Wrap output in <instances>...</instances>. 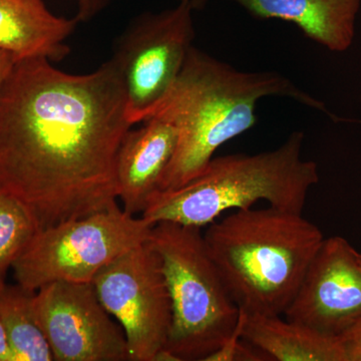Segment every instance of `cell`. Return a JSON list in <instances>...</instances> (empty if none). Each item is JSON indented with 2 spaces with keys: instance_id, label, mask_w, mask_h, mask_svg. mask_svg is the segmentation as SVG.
Masks as SVG:
<instances>
[{
  "instance_id": "7402d4cb",
  "label": "cell",
  "mask_w": 361,
  "mask_h": 361,
  "mask_svg": "<svg viewBox=\"0 0 361 361\" xmlns=\"http://www.w3.org/2000/svg\"><path fill=\"white\" fill-rule=\"evenodd\" d=\"M177 1H182V0H177ZM188 1L193 6L195 11H200L205 8L208 0H188Z\"/></svg>"
},
{
  "instance_id": "30bf717a",
  "label": "cell",
  "mask_w": 361,
  "mask_h": 361,
  "mask_svg": "<svg viewBox=\"0 0 361 361\" xmlns=\"http://www.w3.org/2000/svg\"><path fill=\"white\" fill-rule=\"evenodd\" d=\"M283 317L331 336L361 320V254L348 240H323Z\"/></svg>"
},
{
  "instance_id": "5b68a950",
  "label": "cell",
  "mask_w": 361,
  "mask_h": 361,
  "mask_svg": "<svg viewBox=\"0 0 361 361\" xmlns=\"http://www.w3.org/2000/svg\"><path fill=\"white\" fill-rule=\"evenodd\" d=\"M148 243L161 259L172 303L161 361H206L234 334L240 310L209 254L201 227L159 222Z\"/></svg>"
},
{
  "instance_id": "7c38bea8",
  "label": "cell",
  "mask_w": 361,
  "mask_h": 361,
  "mask_svg": "<svg viewBox=\"0 0 361 361\" xmlns=\"http://www.w3.org/2000/svg\"><path fill=\"white\" fill-rule=\"evenodd\" d=\"M257 20L293 23L306 37L331 51H348L355 37L361 0H224Z\"/></svg>"
},
{
  "instance_id": "9a60e30c",
  "label": "cell",
  "mask_w": 361,
  "mask_h": 361,
  "mask_svg": "<svg viewBox=\"0 0 361 361\" xmlns=\"http://www.w3.org/2000/svg\"><path fill=\"white\" fill-rule=\"evenodd\" d=\"M35 292L18 283L0 287V322L13 361L54 360L35 311Z\"/></svg>"
},
{
  "instance_id": "4fadbf2b",
  "label": "cell",
  "mask_w": 361,
  "mask_h": 361,
  "mask_svg": "<svg viewBox=\"0 0 361 361\" xmlns=\"http://www.w3.org/2000/svg\"><path fill=\"white\" fill-rule=\"evenodd\" d=\"M77 18L56 16L44 0H0V49L16 59L44 58L51 63L70 54L68 39Z\"/></svg>"
},
{
  "instance_id": "44dd1931",
  "label": "cell",
  "mask_w": 361,
  "mask_h": 361,
  "mask_svg": "<svg viewBox=\"0 0 361 361\" xmlns=\"http://www.w3.org/2000/svg\"><path fill=\"white\" fill-rule=\"evenodd\" d=\"M0 361H13V355L9 349L6 332L0 322Z\"/></svg>"
},
{
  "instance_id": "d6986e66",
  "label": "cell",
  "mask_w": 361,
  "mask_h": 361,
  "mask_svg": "<svg viewBox=\"0 0 361 361\" xmlns=\"http://www.w3.org/2000/svg\"><path fill=\"white\" fill-rule=\"evenodd\" d=\"M111 0H78L75 18L78 23H87L97 18L109 6Z\"/></svg>"
},
{
  "instance_id": "52a82bcc",
  "label": "cell",
  "mask_w": 361,
  "mask_h": 361,
  "mask_svg": "<svg viewBox=\"0 0 361 361\" xmlns=\"http://www.w3.org/2000/svg\"><path fill=\"white\" fill-rule=\"evenodd\" d=\"M188 0L161 13H145L118 37L111 59L120 68L133 125L153 115L177 80L196 30Z\"/></svg>"
},
{
  "instance_id": "cb8c5ba5",
  "label": "cell",
  "mask_w": 361,
  "mask_h": 361,
  "mask_svg": "<svg viewBox=\"0 0 361 361\" xmlns=\"http://www.w3.org/2000/svg\"><path fill=\"white\" fill-rule=\"evenodd\" d=\"M75 1H77V2H78V0H75Z\"/></svg>"
},
{
  "instance_id": "8fae6325",
  "label": "cell",
  "mask_w": 361,
  "mask_h": 361,
  "mask_svg": "<svg viewBox=\"0 0 361 361\" xmlns=\"http://www.w3.org/2000/svg\"><path fill=\"white\" fill-rule=\"evenodd\" d=\"M140 129L126 134L116 157V183L123 210L135 216L144 212L159 192L161 178L177 148L174 126L149 118Z\"/></svg>"
},
{
  "instance_id": "3957f363",
  "label": "cell",
  "mask_w": 361,
  "mask_h": 361,
  "mask_svg": "<svg viewBox=\"0 0 361 361\" xmlns=\"http://www.w3.org/2000/svg\"><path fill=\"white\" fill-rule=\"evenodd\" d=\"M204 239L240 310L283 316L325 238L303 213L268 206L233 210Z\"/></svg>"
},
{
  "instance_id": "277c9868",
  "label": "cell",
  "mask_w": 361,
  "mask_h": 361,
  "mask_svg": "<svg viewBox=\"0 0 361 361\" xmlns=\"http://www.w3.org/2000/svg\"><path fill=\"white\" fill-rule=\"evenodd\" d=\"M303 141V133L296 130L271 151L213 157L186 184L157 192L141 217L154 225L167 221L202 228L259 201L303 213L311 188L319 182L315 161L301 155Z\"/></svg>"
},
{
  "instance_id": "8992f818",
  "label": "cell",
  "mask_w": 361,
  "mask_h": 361,
  "mask_svg": "<svg viewBox=\"0 0 361 361\" xmlns=\"http://www.w3.org/2000/svg\"><path fill=\"white\" fill-rule=\"evenodd\" d=\"M153 226L116 204L39 230L13 263L14 279L32 291L56 281L92 282L104 266L146 243Z\"/></svg>"
},
{
  "instance_id": "603a6c76",
  "label": "cell",
  "mask_w": 361,
  "mask_h": 361,
  "mask_svg": "<svg viewBox=\"0 0 361 361\" xmlns=\"http://www.w3.org/2000/svg\"><path fill=\"white\" fill-rule=\"evenodd\" d=\"M358 322L361 323V320H360V322Z\"/></svg>"
},
{
  "instance_id": "7a4b0ae2",
  "label": "cell",
  "mask_w": 361,
  "mask_h": 361,
  "mask_svg": "<svg viewBox=\"0 0 361 361\" xmlns=\"http://www.w3.org/2000/svg\"><path fill=\"white\" fill-rule=\"evenodd\" d=\"M267 97H288L329 114L322 102L284 75L238 71L193 45L174 85L149 116L170 123L178 133L159 191L177 189L200 174L222 145L256 125L257 102Z\"/></svg>"
},
{
  "instance_id": "2e32d148",
  "label": "cell",
  "mask_w": 361,
  "mask_h": 361,
  "mask_svg": "<svg viewBox=\"0 0 361 361\" xmlns=\"http://www.w3.org/2000/svg\"><path fill=\"white\" fill-rule=\"evenodd\" d=\"M39 230L23 203L0 193V287L6 283L9 269Z\"/></svg>"
},
{
  "instance_id": "e0dca14e",
  "label": "cell",
  "mask_w": 361,
  "mask_h": 361,
  "mask_svg": "<svg viewBox=\"0 0 361 361\" xmlns=\"http://www.w3.org/2000/svg\"><path fill=\"white\" fill-rule=\"evenodd\" d=\"M242 325H243V313L240 311L238 325L234 334L219 350L209 356L206 361L265 360L264 357L267 356L263 355L261 351L256 353L254 349H250L245 344L242 343L241 341L243 339Z\"/></svg>"
},
{
  "instance_id": "6da1fadb",
  "label": "cell",
  "mask_w": 361,
  "mask_h": 361,
  "mask_svg": "<svg viewBox=\"0 0 361 361\" xmlns=\"http://www.w3.org/2000/svg\"><path fill=\"white\" fill-rule=\"evenodd\" d=\"M132 126L113 59L85 75L18 59L0 87V193L40 230L116 205V157Z\"/></svg>"
},
{
  "instance_id": "9c48e42d",
  "label": "cell",
  "mask_w": 361,
  "mask_h": 361,
  "mask_svg": "<svg viewBox=\"0 0 361 361\" xmlns=\"http://www.w3.org/2000/svg\"><path fill=\"white\" fill-rule=\"evenodd\" d=\"M35 307L54 360L130 361L125 332L92 282L45 285L35 292Z\"/></svg>"
},
{
  "instance_id": "ba28073f",
  "label": "cell",
  "mask_w": 361,
  "mask_h": 361,
  "mask_svg": "<svg viewBox=\"0 0 361 361\" xmlns=\"http://www.w3.org/2000/svg\"><path fill=\"white\" fill-rule=\"evenodd\" d=\"M92 284L125 332L130 361H161L172 325V303L161 259L148 241L104 266Z\"/></svg>"
},
{
  "instance_id": "ffe728a7",
  "label": "cell",
  "mask_w": 361,
  "mask_h": 361,
  "mask_svg": "<svg viewBox=\"0 0 361 361\" xmlns=\"http://www.w3.org/2000/svg\"><path fill=\"white\" fill-rule=\"evenodd\" d=\"M16 61L18 59L11 52L0 49V87H1L2 82L6 80L7 75L13 68Z\"/></svg>"
},
{
  "instance_id": "5bb4252c",
  "label": "cell",
  "mask_w": 361,
  "mask_h": 361,
  "mask_svg": "<svg viewBox=\"0 0 361 361\" xmlns=\"http://www.w3.org/2000/svg\"><path fill=\"white\" fill-rule=\"evenodd\" d=\"M240 311L243 313L244 341L271 360L346 361L341 336H327L281 315L247 314Z\"/></svg>"
},
{
  "instance_id": "ac0fdd59",
  "label": "cell",
  "mask_w": 361,
  "mask_h": 361,
  "mask_svg": "<svg viewBox=\"0 0 361 361\" xmlns=\"http://www.w3.org/2000/svg\"><path fill=\"white\" fill-rule=\"evenodd\" d=\"M346 361H361V323L357 322L341 336Z\"/></svg>"
}]
</instances>
